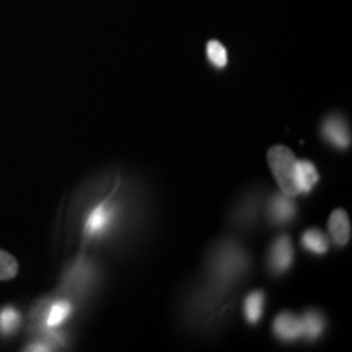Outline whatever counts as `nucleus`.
Wrapping results in <instances>:
<instances>
[{
  "label": "nucleus",
  "mask_w": 352,
  "mask_h": 352,
  "mask_svg": "<svg viewBox=\"0 0 352 352\" xmlns=\"http://www.w3.org/2000/svg\"><path fill=\"white\" fill-rule=\"evenodd\" d=\"M267 162L280 192L289 197L300 195L296 182L297 158L294 152L285 145H274L267 152Z\"/></svg>",
  "instance_id": "nucleus-1"
},
{
  "label": "nucleus",
  "mask_w": 352,
  "mask_h": 352,
  "mask_svg": "<svg viewBox=\"0 0 352 352\" xmlns=\"http://www.w3.org/2000/svg\"><path fill=\"white\" fill-rule=\"evenodd\" d=\"M321 134L328 140L333 147L340 148V151H346L351 145V132L349 126L344 121V118L340 114H331L327 120L323 121L321 126Z\"/></svg>",
  "instance_id": "nucleus-2"
},
{
  "label": "nucleus",
  "mask_w": 352,
  "mask_h": 352,
  "mask_svg": "<svg viewBox=\"0 0 352 352\" xmlns=\"http://www.w3.org/2000/svg\"><path fill=\"white\" fill-rule=\"evenodd\" d=\"M294 250L289 236H280L271 246L270 256H267V266L274 274H283L292 266Z\"/></svg>",
  "instance_id": "nucleus-3"
},
{
  "label": "nucleus",
  "mask_w": 352,
  "mask_h": 352,
  "mask_svg": "<svg viewBox=\"0 0 352 352\" xmlns=\"http://www.w3.org/2000/svg\"><path fill=\"white\" fill-rule=\"evenodd\" d=\"M274 334L280 341L285 342L298 340L302 336V318L290 314V311L277 315L274 320Z\"/></svg>",
  "instance_id": "nucleus-4"
},
{
  "label": "nucleus",
  "mask_w": 352,
  "mask_h": 352,
  "mask_svg": "<svg viewBox=\"0 0 352 352\" xmlns=\"http://www.w3.org/2000/svg\"><path fill=\"white\" fill-rule=\"evenodd\" d=\"M329 235L336 246H346L351 240V222L349 215L346 210L336 209L333 210L328 220Z\"/></svg>",
  "instance_id": "nucleus-5"
},
{
  "label": "nucleus",
  "mask_w": 352,
  "mask_h": 352,
  "mask_svg": "<svg viewBox=\"0 0 352 352\" xmlns=\"http://www.w3.org/2000/svg\"><path fill=\"white\" fill-rule=\"evenodd\" d=\"M296 215V204L285 195L272 196L270 204V217L276 223H287Z\"/></svg>",
  "instance_id": "nucleus-6"
},
{
  "label": "nucleus",
  "mask_w": 352,
  "mask_h": 352,
  "mask_svg": "<svg viewBox=\"0 0 352 352\" xmlns=\"http://www.w3.org/2000/svg\"><path fill=\"white\" fill-rule=\"evenodd\" d=\"M320 176L316 171L315 165L308 160H297V168H296V182L298 192H310L315 188V184L318 183Z\"/></svg>",
  "instance_id": "nucleus-7"
},
{
  "label": "nucleus",
  "mask_w": 352,
  "mask_h": 352,
  "mask_svg": "<svg viewBox=\"0 0 352 352\" xmlns=\"http://www.w3.org/2000/svg\"><path fill=\"white\" fill-rule=\"evenodd\" d=\"M324 328V318L320 311L316 310H308L305 315L302 316V336H305L307 340L315 341L316 338H320V334L323 333Z\"/></svg>",
  "instance_id": "nucleus-8"
},
{
  "label": "nucleus",
  "mask_w": 352,
  "mask_h": 352,
  "mask_svg": "<svg viewBox=\"0 0 352 352\" xmlns=\"http://www.w3.org/2000/svg\"><path fill=\"white\" fill-rule=\"evenodd\" d=\"M302 246L314 254H324L329 248V241L318 228H310L302 235Z\"/></svg>",
  "instance_id": "nucleus-9"
},
{
  "label": "nucleus",
  "mask_w": 352,
  "mask_h": 352,
  "mask_svg": "<svg viewBox=\"0 0 352 352\" xmlns=\"http://www.w3.org/2000/svg\"><path fill=\"white\" fill-rule=\"evenodd\" d=\"M264 310V292L256 290L252 292L245 300V318L250 324L259 323Z\"/></svg>",
  "instance_id": "nucleus-10"
},
{
  "label": "nucleus",
  "mask_w": 352,
  "mask_h": 352,
  "mask_svg": "<svg viewBox=\"0 0 352 352\" xmlns=\"http://www.w3.org/2000/svg\"><path fill=\"white\" fill-rule=\"evenodd\" d=\"M206 52H208L209 63L214 65L215 69H226L228 64V54L226 46H223L220 41H212L208 43V47H206Z\"/></svg>",
  "instance_id": "nucleus-11"
},
{
  "label": "nucleus",
  "mask_w": 352,
  "mask_h": 352,
  "mask_svg": "<svg viewBox=\"0 0 352 352\" xmlns=\"http://www.w3.org/2000/svg\"><path fill=\"white\" fill-rule=\"evenodd\" d=\"M109 222H111V212L107 208L95 209L87 222V232L96 235V233L104 230L109 226Z\"/></svg>",
  "instance_id": "nucleus-12"
},
{
  "label": "nucleus",
  "mask_w": 352,
  "mask_h": 352,
  "mask_svg": "<svg viewBox=\"0 0 352 352\" xmlns=\"http://www.w3.org/2000/svg\"><path fill=\"white\" fill-rule=\"evenodd\" d=\"M72 314V305L65 300H59L56 302L54 305L51 307L50 315H47V327L50 328H56L59 327L60 323H64V320Z\"/></svg>",
  "instance_id": "nucleus-13"
},
{
  "label": "nucleus",
  "mask_w": 352,
  "mask_h": 352,
  "mask_svg": "<svg viewBox=\"0 0 352 352\" xmlns=\"http://www.w3.org/2000/svg\"><path fill=\"white\" fill-rule=\"evenodd\" d=\"M19 274V261L6 250H0V280H10Z\"/></svg>",
  "instance_id": "nucleus-14"
},
{
  "label": "nucleus",
  "mask_w": 352,
  "mask_h": 352,
  "mask_svg": "<svg viewBox=\"0 0 352 352\" xmlns=\"http://www.w3.org/2000/svg\"><path fill=\"white\" fill-rule=\"evenodd\" d=\"M20 324V314L13 307H7L0 311V329L3 333H13Z\"/></svg>",
  "instance_id": "nucleus-15"
},
{
  "label": "nucleus",
  "mask_w": 352,
  "mask_h": 352,
  "mask_svg": "<svg viewBox=\"0 0 352 352\" xmlns=\"http://www.w3.org/2000/svg\"><path fill=\"white\" fill-rule=\"evenodd\" d=\"M39 346V344H38ZM26 351H50V347H44V346H39V347H28Z\"/></svg>",
  "instance_id": "nucleus-16"
}]
</instances>
